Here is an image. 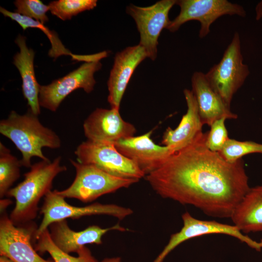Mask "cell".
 <instances>
[{"label": "cell", "instance_id": "6da1fadb", "mask_svg": "<svg viewBox=\"0 0 262 262\" xmlns=\"http://www.w3.org/2000/svg\"><path fill=\"white\" fill-rule=\"evenodd\" d=\"M207 135L200 132L146 179L163 198L194 206L208 216L230 218L250 188L244 162L230 163L210 150Z\"/></svg>", "mask_w": 262, "mask_h": 262}, {"label": "cell", "instance_id": "7a4b0ae2", "mask_svg": "<svg viewBox=\"0 0 262 262\" xmlns=\"http://www.w3.org/2000/svg\"><path fill=\"white\" fill-rule=\"evenodd\" d=\"M61 159L58 156L52 161L42 160L32 165L24 174V180L8 191L6 196L16 199L9 217L15 225L31 222L36 217L40 199L51 191L54 178L67 170L61 164Z\"/></svg>", "mask_w": 262, "mask_h": 262}, {"label": "cell", "instance_id": "3957f363", "mask_svg": "<svg viewBox=\"0 0 262 262\" xmlns=\"http://www.w3.org/2000/svg\"><path fill=\"white\" fill-rule=\"evenodd\" d=\"M0 132L10 139L22 155L21 166L31 167V159L38 157L42 160H49L42 152L46 147L56 149L61 147L59 136L52 130L45 127L38 116L29 109L24 115L12 111L8 117L0 121Z\"/></svg>", "mask_w": 262, "mask_h": 262}, {"label": "cell", "instance_id": "277c9868", "mask_svg": "<svg viewBox=\"0 0 262 262\" xmlns=\"http://www.w3.org/2000/svg\"><path fill=\"white\" fill-rule=\"evenodd\" d=\"M70 161L76 170L75 179L67 188L60 191L56 190L57 193L65 198H73L88 202L103 195L128 188L139 181L111 175L92 165L73 160Z\"/></svg>", "mask_w": 262, "mask_h": 262}, {"label": "cell", "instance_id": "5b68a950", "mask_svg": "<svg viewBox=\"0 0 262 262\" xmlns=\"http://www.w3.org/2000/svg\"><path fill=\"white\" fill-rule=\"evenodd\" d=\"M249 74L248 66L243 63L240 36L235 32L220 62L205 75L213 90L230 108L234 95Z\"/></svg>", "mask_w": 262, "mask_h": 262}, {"label": "cell", "instance_id": "8992f818", "mask_svg": "<svg viewBox=\"0 0 262 262\" xmlns=\"http://www.w3.org/2000/svg\"><path fill=\"white\" fill-rule=\"evenodd\" d=\"M77 161L95 166L115 177L139 180L146 175L131 160L121 154L114 143L82 142L75 151Z\"/></svg>", "mask_w": 262, "mask_h": 262}, {"label": "cell", "instance_id": "52a82bcc", "mask_svg": "<svg viewBox=\"0 0 262 262\" xmlns=\"http://www.w3.org/2000/svg\"><path fill=\"white\" fill-rule=\"evenodd\" d=\"M40 213L43 214L42 221L37 228L33 237L36 239L52 223L66 219H77L87 215L106 214L122 220L132 214L130 208L115 204L94 203L84 207H75L68 204L65 198L59 195L56 190L50 191L44 196Z\"/></svg>", "mask_w": 262, "mask_h": 262}, {"label": "cell", "instance_id": "ba28073f", "mask_svg": "<svg viewBox=\"0 0 262 262\" xmlns=\"http://www.w3.org/2000/svg\"><path fill=\"white\" fill-rule=\"evenodd\" d=\"M176 4L180 6V12L170 21L166 29L174 33L184 23L197 20L200 23V38L210 33L211 25L220 16L228 15L245 17L246 15L241 5L227 0H179Z\"/></svg>", "mask_w": 262, "mask_h": 262}, {"label": "cell", "instance_id": "9c48e42d", "mask_svg": "<svg viewBox=\"0 0 262 262\" xmlns=\"http://www.w3.org/2000/svg\"><path fill=\"white\" fill-rule=\"evenodd\" d=\"M176 1L161 0L146 7L130 4L126 7L127 14L134 20L140 33L139 44L144 48L147 57L152 61L157 56L159 37L170 22L169 12Z\"/></svg>", "mask_w": 262, "mask_h": 262}, {"label": "cell", "instance_id": "30bf717a", "mask_svg": "<svg viewBox=\"0 0 262 262\" xmlns=\"http://www.w3.org/2000/svg\"><path fill=\"white\" fill-rule=\"evenodd\" d=\"M102 66L99 61L85 62L66 75L49 84L41 85L39 95L40 107L55 112L62 101L74 90L82 88L91 92L96 84L94 73Z\"/></svg>", "mask_w": 262, "mask_h": 262}, {"label": "cell", "instance_id": "8fae6325", "mask_svg": "<svg viewBox=\"0 0 262 262\" xmlns=\"http://www.w3.org/2000/svg\"><path fill=\"white\" fill-rule=\"evenodd\" d=\"M183 226L180 230L172 234L167 244L153 262H163L177 246L193 238L210 234H223L237 238L258 251L262 248V241L256 242L242 233L235 225L221 223L214 220H202L186 212L182 214Z\"/></svg>", "mask_w": 262, "mask_h": 262}, {"label": "cell", "instance_id": "7c38bea8", "mask_svg": "<svg viewBox=\"0 0 262 262\" xmlns=\"http://www.w3.org/2000/svg\"><path fill=\"white\" fill-rule=\"evenodd\" d=\"M0 213V255L14 262H54L43 259L33 248L31 240L37 229L35 224L31 222L16 226L6 211Z\"/></svg>", "mask_w": 262, "mask_h": 262}, {"label": "cell", "instance_id": "4fadbf2b", "mask_svg": "<svg viewBox=\"0 0 262 262\" xmlns=\"http://www.w3.org/2000/svg\"><path fill=\"white\" fill-rule=\"evenodd\" d=\"M83 132L87 140L97 143H115L134 136L133 125L125 121L119 110L97 108L84 120Z\"/></svg>", "mask_w": 262, "mask_h": 262}, {"label": "cell", "instance_id": "5bb4252c", "mask_svg": "<svg viewBox=\"0 0 262 262\" xmlns=\"http://www.w3.org/2000/svg\"><path fill=\"white\" fill-rule=\"evenodd\" d=\"M152 132L151 130L114 143L117 150L132 161L146 176L160 168L174 153L167 147L156 144L151 138Z\"/></svg>", "mask_w": 262, "mask_h": 262}, {"label": "cell", "instance_id": "9a60e30c", "mask_svg": "<svg viewBox=\"0 0 262 262\" xmlns=\"http://www.w3.org/2000/svg\"><path fill=\"white\" fill-rule=\"evenodd\" d=\"M147 55L139 44L129 47L116 53L107 82L108 101L111 108L119 110L128 83L138 66Z\"/></svg>", "mask_w": 262, "mask_h": 262}, {"label": "cell", "instance_id": "2e32d148", "mask_svg": "<svg viewBox=\"0 0 262 262\" xmlns=\"http://www.w3.org/2000/svg\"><path fill=\"white\" fill-rule=\"evenodd\" d=\"M49 227L53 243L60 249L67 254L71 252L77 253L87 244H101L102 237L108 231L117 230L124 231L127 230L117 224L105 229L93 225L83 230L75 231L69 227L66 219L53 222Z\"/></svg>", "mask_w": 262, "mask_h": 262}, {"label": "cell", "instance_id": "e0dca14e", "mask_svg": "<svg viewBox=\"0 0 262 262\" xmlns=\"http://www.w3.org/2000/svg\"><path fill=\"white\" fill-rule=\"evenodd\" d=\"M192 91L195 97L201 121L210 126L216 120L237 119V114L232 112L221 97L213 90L205 75L195 72L192 77Z\"/></svg>", "mask_w": 262, "mask_h": 262}, {"label": "cell", "instance_id": "ac0fdd59", "mask_svg": "<svg viewBox=\"0 0 262 262\" xmlns=\"http://www.w3.org/2000/svg\"><path fill=\"white\" fill-rule=\"evenodd\" d=\"M183 94L187 110L177 127H168L164 133L162 144L170 148L174 152L190 144L201 131L203 124L201 121L198 106L192 90L185 89Z\"/></svg>", "mask_w": 262, "mask_h": 262}, {"label": "cell", "instance_id": "d6986e66", "mask_svg": "<svg viewBox=\"0 0 262 262\" xmlns=\"http://www.w3.org/2000/svg\"><path fill=\"white\" fill-rule=\"evenodd\" d=\"M20 51L14 56L13 64L18 70L22 80V90L29 109L36 115L40 113L39 95L40 86L35 78L33 61L34 52L28 48L26 37L19 34L15 40Z\"/></svg>", "mask_w": 262, "mask_h": 262}, {"label": "cell", "instance_id": "ffe728a7", "mask_svg": "<svg viewBox=\"0 0 262 262\" xmlns=\"http://www.w3.org/2000/svg\"><path fill=\"white\" fill-rule=\"evenodd\" d=\"M230 218L243 233L262 232V184L249 188Z\"/></svg>", "mask_w": 262, "mask_h": 262}, {"label": "cell", "instance_id": "44dd1931", "mask_svg": "<svg viewBox=\"0 0 262 262\" xmlns=\"http://www.w3.org/2000/svg\"><path fill=\"white\" fill-rule=\"evenodd\" d=\"M0 11L5 16L9 17L16 22L23 30H26L28 28H33L39 29L43 31L49 39L51 45V48L48 53L51 57L56 59L63 55H70L73 60L85 62H93L98 59V57L97 54L86 55L73 54L64 47L56 32L49 30L47 27L37 20L16 13L9 11L2 7L0 8Z\"/></svg>", "mask_w": 262, "mask_h": 262}, {"label": "cell", "instance_id": "7402d4cb", "mask_svg": "<svg viewBox=\"0 0 262 262\" xmlns=\"http://www.w3.org/2000/svg\"><path fill=\"white\" fill-rule=\"evenodd\" d=\"M36 240L35 250L40 254L48 252L54 262H98L85 246L77 252V257L70 256L63 252L52 241L48 229L43 232Z\"/></svg>", "mask_w": 262, "mask_h": 262}, {"label": "cell", "instance_id": "603a6c76", "mask_svg": "<svg viewBox=\"0 0 262 262\" xmlns=\"http://www.w3.org/2000/svg\"><path fill=\"white\" fill-rule=\"evenodd\" d=\"M20 161L0 143V197L6 196L13 184L20 177Z\"/></svg>", "mask_w": 262, "mask_h": 262}, {"label": "cell", "instance_id": "cb8c5ba5", "mask_svg": "<svg viewBox=\"0 0 262 262\" xmlns=\"http://www.w3.org/2000/svg\"><path fill=\"white\" fill-rule=\"evenodd\" d=\"M96 0H58L48 5L49 11L63 20L70 19L78 14L94 9L97 5Z\"/></svg>", "mask_w": 262, "mask_h": 262}, {"label": "cell", "instance_id": "d4e9b609", "mask_svg": "<svg viewBox=\"0 0 262 262\" xmlns=\"http://www.w3.org/2000/svg\"><path fill=\"white\" fill-rule=\"evenodd\" d=\"M218 153L226 161L233 163L246 155L255 153L262 154V144L253 141H239L229 138Z\"/></svg>", "mask_w": 262, "mask_h": 262}, {"label": "cell", "instance_id": "484cf974", "mask_svg": "<svg viewBox=\"0 0 262 262\" xmlns=\"http://www.w3.org/2000/svg\"><path fill=\"white\" fill-rule=\"evenodd\" d=\"M15 12L37 20L43 24L49 21L46 13L49 11L48 5L39 0H16Z\"/></svg>", "mask_w": 262, "mask_h": 262}, {"label": "cell", "instance_id": "4316f807", "mask_svg": "<svg viewBox=\"0 0 262 262\" xmlns=\"http://www.w3.org/2000/svg\"><path fill=\"white\" fill-rule=\"evenodd\" d=\"M226 120L225 118L216 120L210 126L211 129L207 132L206 143L212 151L219 152L229 138L225 124Z\"/></svg>", "mask_w": 262, "mask_h": 262}, {"label": "cell", "instance_id": "83f0119b", "mask_svg": "<svg viewBox=\"0 0 262 262\" xmlns=\"http://www.w3.org/2000/svg\"><path fill=\"white\" fill-rule=\"evenodd\" d=\"M12 203V201L8 199H2L0 202V213L6 211L7 207Z\"/></svg>", "mask_w": 262, "mask_h": 262}, {"label": "cell", "instance_id": "f1b7e54d", "mask_svg": "<svg viewBox=\"0 0 262 262\" xmlns=\"http://www.w3.org/2000/svg\"><path fill=\"white\" fill-rule=\"evenodd\" d=\"M256 19H260L262 17V1L258 3L256 7Z\"/></svg>", "mask_w": 262, "mask_h": 262}, {"label": "cell", "instance_id": "f546056e", "mask_svg": "<svg viewBox=\"0 0 262 262\" xmlns=\"http://www.w3.org/2000/svg\"><path fill=\"white\" fill-rule=\"evenodd\" d=\"M100 262H121V258L119 257L108 258L103 259Z\"/></svg>", "mask_w": 262, "mask_h": 262}, {"label": "cell", "instance_id": "4dcf8cb0", "mask_svg": "<svg viewBox=\"0 0 262 262\" xmlns=\"http://www.w3.org/2000/svg\"><path fill=\"white\" fill-rule=\"evenodd\" d=\"M0 262H14L9 258L5 256L0 255Z\"/></svg>", "mask_w": 262, "mask_h": 262}]
</instances>
